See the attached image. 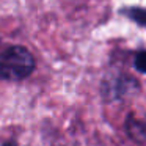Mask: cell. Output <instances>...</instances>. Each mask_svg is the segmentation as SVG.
<instances>
[{
  "instance_id": "1",
  "label": "cell",
  "mask_w": 146,
  "mask_h": 146,
  "mask_svg": "<svg viewBox=\"0 0 146 146\" xmlns=\"http://www.w3.org/2000/svg\"><path fill=\"white\" fill-rule=\"evenodd\" d=\"M38 69L36 57L24 44H7L0 49V80L22 83Z\"/></svg>"
},
{
  "instance_id": "2",
  "label": "cell",
  "mask_w": 146,
  "mask_h": 146,
  "mask_svg": "<svg viewBox=\"0 0 146 146\" xmlns=\"http://www.w3.org/2000/svg\"><path fill=\"white\" fill-rule=\"evenodd\" d=\"M141 93V83L121 66H108L99 82V96L104 104H123Z\"/></svg>"
},
{
  "instance_id": "3",
  "label": "cell",
  "mask_w": 146,
  "mask_h": 146,
  "mask_svg": "<svg viewBox=\"0 0 146 146\" xmlns=\"http://www.w3.org/2000/svg\"><path fill=\"white\" fill-rule=\"evenodd\" d=\"M123 129L126 137L135 145H146V118H140L135 111H129L124 118Z\"/></svg>"
},
{
  "instance_id": "4",
  "label": "cell",
  "mask_w": 146,
  "mask_h": 146,
  "mask_svg": "<svg viewBox=\"0 0 146 146\" xmlns=\"http://www.w3.org/2000/svg\"><path fill=\"white\" fill-rule=\"evenodd\" d=\"M118 14L121 17H126L137 27L146 30V8L138 7V5H124V7L118 8Z\"/></svg>"
},
{
  "instance_id": "5",
  "label": "cell",
  "mask_w": 146,
  "mask_h": 146,
  "mask_svg": "<svg viewBox=\"0 0 146 146\" xmlns=\"http://www.w3.org/2000/svg\"><path fill=\"white\" fill-rule=\"evenodd\" d=\"M132 66L141 76H146V49H137L132 52Z\"/></svg>"
},
{
  "instance_id": "6",
  "label": "cell",
  "mask_w": 146,
  "mask_h": 146,
  "mask_svg": "<svg viewBox=\"0 0 146 146\" xmlns=\"http://www.w3.org/2000/svg\"><path fill=\"white\" fill-rule=\"evenodd\" d=\"M0 146H21V145L16 137L10 135V137H2L0 138Z\"/></svg>"
},
{
  "instance_id": "7",
  "label": "cell",
  "mask_w": 146,
  "mask_h": 146,
  "mask_svg": "<svg viewBox=\"0 0 146 146\" xmlns=\"http://www.w3.org/2000/svg\"><path fill=\"white\" fill-rule=\"evenodd\" d=\"M0 42H2V41H0Z\"/></svg>"
}]
</instances>
